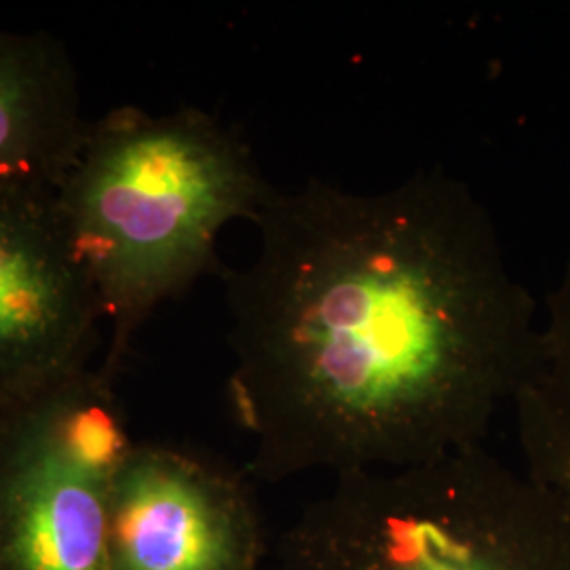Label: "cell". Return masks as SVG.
I'll return each instance as SVG.
<instances>
[{"label":"cell","mask_w":570,"mask_h":570,"mask_svg":"<svg viewBox=\"0 0 570 570\" xmlns=\"http://www.w3.org/2000/svg\"><path fill=\"white\" fill-rule=\"evenodd\" d=\"M273 190L242 134L199 108L117 106L89 122L56 199L108 322V376L159 306L225 277L223 228L256 223Z\"/></svg>","instance_id":"2"},{"label":"cell","mask_w":570,"mask_h":570,"mask_svg":"<svg viewBox=\"0 0 570 570\" xmlns=\"http://www.w3.org/2000/svg\"><path fill=\"white\" fill-rule=\"evenodd\" d=\"M261 247L226 268L228 379L268 482L412 468L484 446L539 364L543 326L499 230L442 167L381 193L273 190Z\"/></svg>","instance_id":"1"},{"label":"cell","mask_w":570,"mask_h":570,"mask_svg":"<svg viewBox=\"0 0 570 570\" xmlns=\"http://www.w3.org/2000/svg\"><path fill=\"white\" fill-rule=\"evenodd\" d=\"M543 353L513 407L524 471L570 520V273L546 298Z\"/></svg>","instance_id":"8"},{"label":"cell","mask_w":570,"mask_h":570,"mask_svg":"<svg viewBox=\"0 0 570 570\" xmlns=\"http://www.w3.org/2000/svg\"><path fill=\"white\" fill-rule=\"evenodd\" d=\"M89 122L63 42L0 28V184L56 190Z\"/></svg>","instance_id":"7"},{"label":"cell","mask_w":570,"mask_h":570,"mask_svg":"<svg viewBox=\"0 0 570 570\" xmlns=\"http://www.w3.org/2000/svg\"><path fill=\"white\" fill-rule=\"evenodd\" d=\"M249 482L197 450L136 442L110 499L106 570H263Z\"/></svg>","instance_id":"5"},{"label":"cell","mask_w":570,"mask_h":570,"mask_svg":"<svg viewBox=\"0 0 570 570\" xmlns=\"http://www.w3.org/2000/svg\"><path fill=\"white\" fill-rule=\"evenodd\" d=\"M134 444L102 367L0 406V570H106L110 499Z\"/></svg>","instance_id":"4"},{"label":"cell","mask_w":570,"mask_h":570,"mask_svg":"<svg viewBox=\"0 0 570 570\" xmlns=\"http://www.w3.org/2000/svg\"><path fill=\"white\" fill-rule=\"evenodd\" d=\"M279 570H570L550 490L487 446L332 478L277 543Z\"/></svg>","instance_id":"3"},{"label":"cell","mask_w":570,"mask_h":570,"mask_svg":"<svg viewBox=\"0 0 570 570\" xmlns=\"http://www.w3.org/2000/svg\"><path fill=\"white\" fill-rule=\"evenodd\" d=\"M102 320L56 190L0 184V406L89 367Z\"/></svg>","instance_id":"6"}]
</instances>
